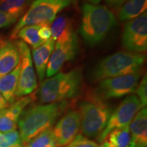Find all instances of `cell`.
<instances>
[{
	"instance_id": "cell-17",
	"label": "cell",
	"mask_w": 147,
	"mask_h": 147,
	"mask_svg": "<svg viewBox=\"0 0 147 147\" xmlns=\"http://www.w3.org/2000/svg\"><path fill=\"white\" fill-rule=\"evenodd\" d=\"M51 29L52 38L58 43H65L76 36L72 21L64 16L55 19Z\"/></svg>"
},
{
	"instance_id": "cell-15",
	"label": "cell",
	"mask_w": 147,
	"mask_h": 147,
	"mask_svg": "<svg viewBox=\"0 0 147 147\" xmlns=\"http://www.w3.org/2000/svg\"><path fill=\"white\" fill-rule=\"evenodd\" d=\"M21 62V55L16 42L4 41L0 47V78L15 69Z\"/></svg>"
},
{
	"instance_id": "cell-30",
	"label": "cell",
	"mask_w": 147,
	"mask_h": 147,
	"mask_svg": "<svg viewBox=\"0 0 147 147\" xmlns=\"http://www.w3.org/2000/svg\"><path fill=\"white\" fill-rule=\"evenodd\" d=\"M9 106H10V104L5 100L4 97H3V95L0 93V110L8 108Z\"/></svg>"
},
{
	"instance_id": "cell-32",
	"label": "cell",
	"mask_w": 147,
	"mask_h": 147,
	"mask_svg": "<svg viewBox=\"0 0 147 147\" xmlns=\"http://www.w3.org/2000/svg\"><path fill=\"white\" fill-rule=\"evenodd\" d=\"M3 42H4V40H3L2 39V38H0V47H1V45H3Z\"/></svg>"
},
{
	"instance_id": "cell-4",
	"label": "cell",
	"mask_w": 147,
	"mask_h": 147,
	"mask_svg": "<svg viewBox=\"0 0 147 147\" xmlns=\"http://www.w3.org/2000/svg\"><path fill=\"white\" fill-rule=\"evenodd\" d=\"M145 59L144 55L140 53H116L106 57L95 66L91 79L92 81L100 82L104 79L141 72Z\"/></svg>"
},
{
	"instance_id": "cell-1",
	"label": "cell",
	"mask_w": 147,
	"mask_h": 147,
	"mask_svg": "<svg viewBox=\"0 0 147 147\" xmlns=\"http://www.w3.org/2000/svg\"><path fill=\"white\" fill-rule=\"evenodd\" d=\"M68 106L67 102L34 105L22 112L18 121L22 143L29 142L42 132L52 128Z\"/></svg>"
},
{
	"instance_id": "cell-31",
	"label": "cell",
	"mask_w": 147,
	"mask_h": 147,
	"mask_svg": "<svg viewBox=\"0 0 147 147\" xmlns=\"http://www.w3.org/2000/svg\"><path fill=\"white\" fill-rule=\"evenodd\" d=\"M87 1L89 3H90V4L97 5L101 2V1H102V0H87Z\"/></svg>"
},
{
	"instance_id": "cell-19",
	"label": "cell",
	"mask_w": 147,
	"mask_h": 147,
	"mask_svg": "<svg viewBox=\"0 0 147 147\" xmlns=\"http://www.w3.org/2000/svg\"><path fill=\"white\" fill-rule=\"evenodd\" d=\"M147 0H127L121 6L118 17L121 22L129 21L146 12Z\"/></svg>"
},
{
	"instance_id": "cell-3",
	"label": "cell",
	"mask_w": 147,
	"mask_h": 147,
	"mask_svg": "<svg viewBox=\"0 0 147 147\" xmlns=\"http://www.w3.org/2000/svg\"><path fill=\"white\" fill-rule=\"evenodd\" d=\"M82 73L75 68L68 72H61L41 82L38 98L42 104L67 102L78 96L81 91Z\"/></svg>"
},
{
	"instance_id": "cell-10",
	"label": "cell",
	"mask_w": 147,
	"mask_h": 147,
	"mask_svg": "<svg viewBox=\"0 0 147 147\" xmlns=\"http://www.w3.org/2000/svg\"><path fill=\"white\" fill-rule=\"evenodd\" d=\"M16 43L21 55V69L16 91V100H17L34 93L38 83L30 49L21 40L16 42Z\"/></svg>"
},
{
	"instance_id": "cell-28",
	"label": "cell",
	"mask_w": 147,
	"mask_h": 147,
	"mask_svg": "<svg viewBox=\"0 0 147 147\" xmlns=\"http://www.w3.org/2000/svg\"><path fill=\"white\" fill-rule=\"evenodd\" d=\"M38 34H39L40 38H41L44 43L48 41L49 39H51L52 38V34H51L50 24H41Z\"/></svg>"
},
{
	"instance_id": "cell-23",
	"label": "cell",
	"mask_w": 147,
	"mask_h": 147,
	"mask_svg": "<svg viewBox=\"0 0 147 147\" xmlns=\"http://www.w3.org/2000/svg\"><path fill=\"white\" fill-rule=\"evenodd\" d=\"M52 128L38 134L25 144L23 147H58L53 134Z\"/></svg>"
},
{
	"instance_id": "cell-2",
	"label": "cell",
	"mask_w": 147,
	"mask_h": 147,
	"mask_svg": "<svg viewBox=\"0 0 147 147\" xmlns=\"http://www.w3.org/2000/svg\"><path fill=\"white\" fill-rule=\"evenodd\" d=\"M82 12L80 34L90 47L100 43L117 25L115 14L105 5L84 3Z\"/></svg>"
},
{
	"instance_id": "cell-14",
	"label": "cell",
	"mask_w": 147,
	"mask_h": 147,
	"mask_svg": "<svg viewBox=\"0 0 147 147\" xmlns=\"http://www.w3.org/2000/svg\"><path fill=\"white\" fill-rule=\"evenodd\" d=\"M130 147H147V109L142 108L129 125Z\"/></svg>"
},
{
	"instance_id": "cell-5",
	"label": "cell",
	"mask_w": 147,
	"mask_h": 147,
	"mask_svg": "<svg viewBox=\"0 0 147 147\" xmlns=\"http://www.w3.org/2000/svg\"><path fill=\"white\" fill-rule=\"evenodd\" d=\"M80 131L87 138H98L113 113L108 104L95 93L89 95L79 106Z\"/></svg>"
},
{
	"instance_id": "cell-9",
	"label": "cell",
	"mask_w": 147,
	"mask_h": 147,
	"mask_svg": "<svg viewBox=\"0 0 147 147\" xmlns=\"http://www.w3.org/2000/svg\"><path fill=\"white\" fill-rule=\"evenodd\" d=\"M122 45L129 52L144 53L147 49V13L127 21L122 35Z\"/></svg>"
},
{
	"instance_id": "cell-13",
	"label": "cell",
	"mask_w": 147,
	"mask_h": 147,
	"mask_svg": "<svg viewBox=\"0 0 147 147\" xmlns=\"http://www.w3.org/2000/svg\"><path fill=\"white\" fill-rule=\"evenodd\" d=\"M35 100V95L22 97L11 104L8 108L0 110V131L5 133L16 130L22 112Z\"/></svg>"
},
{
	"instance_id": "cell-7",
	"label": "cell",
	"mask_w": 147,
	"mask_h": 147,
	"mask_svg": "<svg viewBox=\"0 0 147 147\" xmlns=\"http://www.w3.org/2000/svg\"><path fill=\"white\" fill-rule=\"evenodd\" d=\"M141 72L101 80L94 93L102 100L120 98L135 92Z\"/></svg>"
},
{
	"instance_id": "cell-22",
	"label": "cell",
	"mask_w": 147,
	"mask_h": 147,
	"mask_svg": "<svg viewBox=\"0 0 147 147\" xmlns=\"http://www.w3.org/2000/svg\"><path fill=\"white\" fill-rule=\"evenodd\" d=\"M32 0H0V11L18 18L23 14Z\"/></svg>"
},
{
	"instance_id": "cell-27",
	"label": "cell",
	"mask_w": 147,
	"mask_h": 147,
	"mask_svg": "<svg viewBox=\"0 0 147 147\" xmlns=\"http://www.w3.org/2000/svg\"><path fill=\"white\" fill-rule=\"evenodd\" d=\"M18 18L0 11V29L10 26L17 21Z\"/></svg>"
},
{
	"instance_id": "cell-16",
	"label": "cell",
	"mask_w": 147,
	"mask_h": 147,
	"mask_svg": "<svg viewBox=\"0 0 147 147\" xmlns=\"http://www.w3.org/2000/svg\"><path fill=\"white\" fill-rule=\"evenodd\" d=\"M55 45V42L51 38L40 47L32 50L33 63H34L40 82L43 81L45 77L48 63L54 50Z\"/></svg>"
},
{
	"instance_id": "cell-8",
	"label": "cell",
	"mask_w": 147,
	"mask_h": 147,
	"mask_svg": "<svg viewBox=\"0 0 147 147\" xmlns=\"http://www.w3.org/2000/svg\"><path fill=\"white\" fill-rule=\"evenodd\" d=\"M142 108V104L136 95H129L127 96L111 114L105 129L97 138L99 142H102L106 135L112 130L129 125L138 112Z\"/></svg>"
},
{
	"instance_id": "cell-24",
	"label": "cell",
	"mask_w": 147,
	"mask_h": 147,
	"mask_svg": "<svg viewBox=\"0 0 147 147\" xmlns=\"http://www.w3.org/2000/svg\"><path fill=\"white\" fill-rule=\"evenodd\" d=\"M0 147H23V143L17 130L5 133L0 131Z\"/></svg>"
},
{
	"instance_id": "cell-20",
	"label": "cell",
	"mask_w": 147,
	"mask_h": 147,
	"mask_svg": "<svg viewBox=\"0 0 147 147\" xmlns=\"http://www.w3.org/2000/svg\"><path fill=\"white\" fill-rule=\"evenodd\" d=\"M101 144L106 147H130L129 125L112 130Z\"/></svg>"
},
{
	"instance_id": "cell-26",
	"label": "cell",
	"mask_w": 147,
	"mask_h": 147,
	"mask_svg": "<svg viewBox=\"0 0 147 147\" xmlns=\"http://www.w3.org/2000/svg\"><path fill=\"white\" fill-rule=\"evenodd\" d=\"M67 147H99V145L84 136L78 135Z\"/></svg>"
},
{
	"instance_id": "cell-6",
	"label": "cell",
	"mask_w": 147,
	"mask_h": 147,
	"mask_svg": "<svg viewBox=\"0 0 147 147\" xmlns=\"http://www.w3.org/2000/svg\"><path fill=\"white\" fill-rule=\"evenodd\" d=\"M76 2V0H34L12 29L10 38L16 39L18 31L25 26L51 24L60 12Z\"/></svg>"
},
{
	"instance_id": "cell-21",
	"label": "cell",
	"mask_w": 147,
	"mask_h": 147,
	"mask_svg": "<svg viewBox=\"0 0 147 147\" xmlns=\"http://www.w3.org/2000/svg\"><path fill=\"white\" fill-rule=\"evenodd\" d=\"M40 27V25H27L23 27L17 33L16 39L20 38L21 41L25 42L26 45L31 46L33 49L38 48L44 44L38 34Z\"/></svg>"
},
{
	"instance_id": "cell-12",
	"label": "cell",
	"mask_w": 147,
	"mask_h": 147,
	"mask_svg": "<svg viewBox=\"0 0 147 147\" xmlns=\"http://www.w3.org/2000/svg\"><path fill=\"white\" fill-rule=\"evenodd\" d=\"M78 51V42L77 36L65 43L57 42L48 63L46 71L47 76L51 77L57 74L64 63L74 59Z\"/></svg>"
},
{
	"instance_id": "cell-25",
	"label": "cell",
	"mask_w": 147,
	"mask_h": 147,
	"mask_svg": "<svg viewBox=\"0 0 147 147\" xmlns=\"http://www.w3.org/2000/svg\"><path fill=\"white\" fill-rule=\"evenodd\" d=\"M136 96L140 101L143 108L146 107L147 104V76L145 74L140 82L138 84L136 89L135 91Z\"/></svg>"
},
{
	"instance_id": "cell-11",
	"label": "cell",
	"mask_w": 147,
	"mask_h": 147,
	"mask_svg": "<svg viewBox=\"0 0 147 147\" xmlns=\"http://www.w3.org/2000/svg\"><path fill=\"white\" fill-rule=\"evenodd\" d=\"M58 147L67 146L74 141L80 131V117L78 110L67 112L52 129Z\"/></svg>"
},
{
	"instance_id": "cell-18",
	"label": "cell",
	"mask_w": 147,
	"mask_h": 147,
	"mask_svg": "<svg viewBox=\"0 0 147 147\" xmlns=\"http://www.w3.org/2000/svg\"><path fill=\"white\" fill-rule=\"evenodd\" d=\"M21 62L15 69L0 78V93L9 104L16 101V91L19 79Z\"/></svg>"
},
{
	"instance_id": "cell-29",
	"label": "cell",
	"mask_w": 147,
	"mask_h": 147,
	"mask_svg": "<svg viewBox=\"0 0 147 147\" xmlns=\"http://www.w3.org/2000/svg\"><path fill=\"white\" fill-rule=\"evenodd\" d=\"M127 0H105L106 3L110 8H117L121 7Z\"/></svg>"
}]
</instances>
